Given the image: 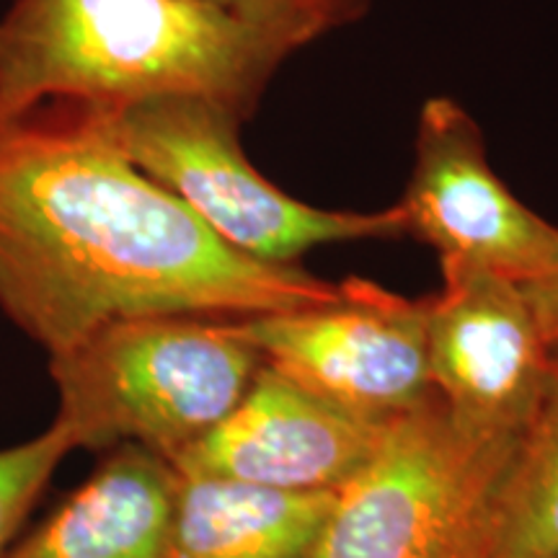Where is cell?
Instances as JSON below:
<instances>
[{"label":"cell","mask_w":558,"mask_h":558,"mask_svg":"<svg viewBox=\"0 0 558 558\" xmlns=\"http://www.w3.org/2000/svg\"><path fill=\"white\" fill-rule=\"evenodd\" d=\"M111 109L54 99L0 114V313L47 357L120 318H248L337 295L300 264L226 246L124 156Z\"/></svg>","instance_id":"6da1fadb"},{"label":"cell","mask_w":558,"mask_h":558,"mask_svg":"<svg viewBox=\"0 0 558 558\" xmlns=\"http://www.w3.org/2000/svg\"><path fill=\"white\" fill-rule=\"evenodd\" d=\"M292 52L197 0H13L0 16V114L197 96L248 122Z\"/></svg>","instance_id":"7a4b0ae2"},{"label":"cell","mask_w":558,"mask_h":558,"mask_svg":"<svg viewBox=\"0 0 558 558\" xmlns=\"http://www.w3.org/2000/svg\"><path fill=\"white\" fill-rule=\"evenodd\" d=\"M58 427L73 450L137 445L173 463L239 407L264 365L235 318L153 313L52 354Z\"/></svg>","instance_id":"3957f363"},{"label":"cell","mask_w":558,"mask_h":558,"mask_svg":"<svg viewBox=\"0 0 558 558\" xmlns=\"http://www.w3.org/2000/svg\"><path fill=\"white\" fill-rule=\"evenodd\" d=\"M241 128V117L197 96H158L111 109V132L124 156L248 259L298 267L326 243L407 235L399 205L354 213L284 194L246 158Z\"/></svg>","instance_id":"277c9868"},{"label":"cell","mask_w":558,"mask_h":558,"mask_svg":"<svg viewBox=\"0 0 558 558\" xmlns=\"http://www.w3.org/2000/svg\"><path fill=\"white\" fill-rule=\"evenodd\" d=\"M512 452L460 437L432 393L390 418L365 469L339 488L316 558H486Z\"/></svg>","instance_id":"5b68a950"},{"label":"cell","mask_w":558,"mask_h":558,"mask_svg":"<svg viewBox=\"0 0 558 558\" xmlns=\"http://www.w3.org/2000/svg\"><path fill=\"white\" fill-rule=\"evenodd\" d=\"M264 365L352 414L390 422L429 399L424 300L362 277L326 303L235 318Z\"/></svg>","instance_id":"8992f818"},{"label":"cell","mask_w":558,"mask_h":558,"mask_svg":"<svg viewBox=\"0 0 558 558\" xmlns=\"http://www.w3.org/2000/svg\"><path fill=\"white\" fill-rule=\"evenodd\" d=\"M439 271L442 288L424 298L432 390L460 437L518 448L548 386L554 349L518 282L465 264Z\"/></svg>","instance_id":"52a82bcc"},{"label":"cell","mask_w":558,"mask_h":558,"mask_svg":"<svg viewBox=\"0 0 558 558\" xmlns=\"http://www.w3.org/2000/svg\"><path fill=\"white\" fill-rule=\"evenodd\" d=\"M407 235L439 264H465L527 284L558 267V226L509 192L476 120L448 96L418 111L414 169L396 202Z\"/></svg>","instance_id":"ba28073f"},{"label":"cell","mask_w":558,"mask_h":558,"mask_svg":"<svg viewBox=\"0 0 558 558\" xmlns=\"http://www.w3.org/2000/svg\"><path fill=\"white\" fill-rule=\"evenodd\" d=\"M386 424L333 407L262 365L239 407L171 465L184 476L277 492H339L378 450Z\"/></svg>","instance_id":"9c48e42d"},{"label":"cell","mask_w":558,"mask_h":558,"mask_svg":"<svg viewBox=\"0 0 558 558\" xmlns=\"http://www.w3.org/2000/svg\"><path fill=\"white\" fill-rule=\"evenodd\" d=\"M177 492L169 460L122 445L5 558H181Z\"/></svg>","instance_id":"30bf717a"},{"label":"cell","mask_w":558,"mask_h":558,"mask_svg":"<svg viewBox=\"0 0 558 558\" xmlns=\"http://www.w3.org/2000/svg\"><path fill=\"white\" fill-rule=\"evenodd\" d=\"M333 497L337 492H277L179 473V556L316 558Z\"/></svg>","instance_id":"8fae6325"},{"label":"cell","mask_w":558,"mask_h":558,"mask_svg":"<svg viewBox=\"0 0 558 558\" xmlns=\"http://www.w3.org/2000/svg\"><path fill=\"white\" fill-rule=\"evenodd\" d=\"M550 349L548 386L494 497L486 558H558V344Z\"/></svg>","instance_id":"7c38bea8"},{"label":"cell","mask_w":558,"mask_h":558,"mask_svg":"<svg viewBox=\"0 0 558 558\" xmlns=\"http://www.w3.org/2000/svg\"><path fill=\"white\" fill-rule=\"evenodd\" d=\"M70 452L73 448L54 424L32 439L0 448V558L16 546L21 527Z\"/></svg>","instance_id":"4fadbf2b"},{"label":"cell","mask_w":558,"mask_h":558,"mask_svg":"<svg viewBox=\"0 0 558 558\" xmlns=\"http://www.w3.org/2000/svg\"><path fill=\"white\" fill-rule=\"evenodd\" d=\"M197 3L256 26L282 39L295 52L326 34L357 24L369 11V0H197Z\"/></svg>","instance_id":"5bb4252c"},{"label":"cell","mask_w":558,"mask_h":558,"mask_svg":"<svg viewBox=\"0 0 558 558\" xmlns=\"http://www.w3.org/2000/svg\"><path fill=\"white\" fill-rule=\"evenodd\" d=\"M520 288L535 313L543 337H546L550 347L558 344V267L541 279L520 284Z\"/></svg>","instance_id":"9a60e30c"}]
</instances>
